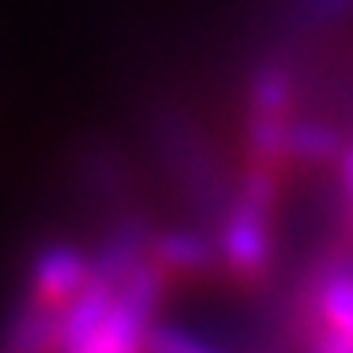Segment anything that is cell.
<instances>
[{"label":"cell","mask_w":353,"mask_h":353,"mask_svg":"<svg viewBox=\"0 0 353 353\" xmlns=\"http://www.w3.org/2000/svg\"><path fill=\"white\" fill-rule=\"evenodd\" d=\"M290 327H305V346L319 353H353V248L312 263L305 290L293 297Z\"/></svg>","instance_id":"1"},{"label":"cell","mask_w":353,"mask_h":353,"mask_svg":"<svg viewBox=\"0 0 353 353\" xmlns=\"http://www.w3.org/2000/svg\"><path fill=\"white\" fill-rule=\"evenodd\" d=\"M274 207L259 203V199L237 192L233 203L222 214V230H218V267L233 274L241 285H259L271 274L274 263Z\"/></svg>","instance_id":"2"},{"label":"cell","mask_w":353,"mask_h":353,"mask_svg":"<svg viewBox=\"0 0 353 353\" xmlns=\"http://www.w3.org/2000/svg\"><path fill=\"white\" fill-rule=\"evenodd\" d=\"M94 259L75 245H49L41 248L30 263V282H27V308L38 312H61L75 293L87 285Z\"/></svg>","instance_id":"3"},{"label":"cell","mask_w":353,"mask_h":353,"mask_svg":"<svg viewBox=\"0 0 353 353\" xmlns=\"http://www.w3.org/2000/svg\"><path fill=\"white\" fill-rule=\"evenodd\" d=\"M342 150H346V139L334 124L327 121H290V136H285V158L290 165H308V170H331L339 165Z\"/></svg>","instance_id":"4"},{"label":"cell","mask_w":353,"mask_h":353,"mask_svg":"<svg viewBox=\"0 0 353 353\" xmlns=\"http://www.w3.org/2000/svg\"><path fill=\"white\" fill-rule=\"evenodd\" d=\"M150 256L165 274H207L218 267L214 237H203L196 230H173L150 245Z\"/></svg>","instance_id":"5"},{"label":"cell","mask_w":353,"mask_h":353,"mask_svg":"<svg viewBox=\"0 0 353 353\" xmlns=\"http://www.w3.org/2000/svg\"><path fill=\"white\" fill-rule=\"evenodd\" d=\"M339 176H342V184H353V143H346V150L339 158Z\"/></svg>","instance_id":"6"}]
</instances>
